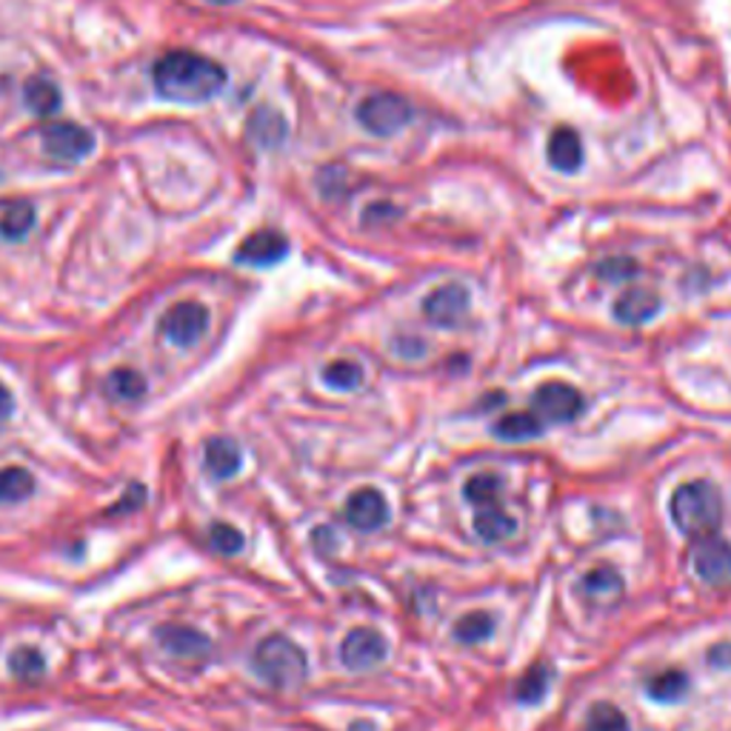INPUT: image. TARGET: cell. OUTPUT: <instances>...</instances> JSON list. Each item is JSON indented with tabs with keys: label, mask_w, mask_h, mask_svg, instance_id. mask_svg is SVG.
Listing matches in <instances>:
<instances>
[{
	"label": "cell",
	"mask_w": 731,
	"mask_h": 731,
	"mask_svg": "<svg viewBox=\"0 0 731 731\" xmlns=\"http://www.w3.org/2000/svg\"><path fill=\"white\" fill-rule=\"evenodd\" d=\"M155 89L172 103H206L227 86V72L197 52H169L151 69Z\"/></svg>",
	"instance_id": "1"
},
{
	"label": "cell",
	"mask_w": 731,
	"mask_h": 731,
	"mask_svg": "<svg viewBox=\"0 0 731 731\" xmlns=\"http://www.w3.org/2000/svg\"><path fill=\"white\" fill-rule=\"evenodd\" d=\"M671 521L686 537H706L717 535V528L723 523V498L717 491L715 483L694 480L683 483L669 503Z\"/></svg>",
	"instance_id": "2"
},
{
	"label": "cell",
	"mask_w": 731,
	"mask_h": 731,
	"mask_svg": "<svg viewBox=\"0 0 731 731\" xmlns=\"http://www.w3.org/2000/svg\"><path fill=\"white\" fill-rule=\"evenodd\" d=\"M255 671L269 686L297 689L309 674V663L297 643L283 634H272L255 648Z\"/></svg>",
	"instance_id": "3"
},
{
	"label": "cell",
	"mask_w": 731,
	"mask_h": 731,
	"mask_svg": "<svg viewBox=\"0 0 731 731\" xmlns=\"http://www.w3.org/2000/svg\"><path fill=\"white\" fill-rule=\"evenodd\" d=\"M409 121H412V106L392 92H377L357 106V123L369 135L392 137L400 129H406Z\"/></svg>",
	"instance_id": "4"
},
{
	"label": "cell",
	"mask_w": 731,
	"mask_h": 731,
	"mask_svg": "<svg viewBox=\"0 0 731 731\" xmlns=\"http://www.w3.org/2000/svg\"><path fill=\"white\" fill-rule=\"evenodd\" d=\"M206 326H209V312L197 301L174 303L172 309L160 317V334L174 346H195L206 334Z\"/></svg>",
	"instance_id": "5"
},
{
	"label": "cell",
	"mask_w": 731,
	"mask_h": 731,
	"mask_svg": "<svg viewBox=\"0 0 731 731\" xmlns=\"http://www.w3.org/2000/svg\"><path fill=\"white\" fill-rule=\"evenodd\" d=\"M386 655H389V643H386L383 634L369 626L352 629L340 643V663L349 671L377 669L386 660Z\"/></svg>",
	"instance_id": "6"
},
{
	"label": "cell",
	"mask_w": 731,
	"mask_h": 731,
	"mask_svg": "<svg viewBox=\"0 0 731 731\" xmlns=\"http://www.w3.org/2000/svg\"><path fill=\"white\" fill-rule=\"evenodd\" d=\"M44 151L58 163H81L95 149V137L72 121L52 123L44 129Z\"/></svg>",
	"instance_id": "7"
},
{
	"label": "cell",
	"mask_w": 731,
	"mask_h": 731,
	"mask_svg": "<svg viewBox=\"0 0 731 731\" xmlns=\"http://www.w3.org/2000/svg\"><path fill=\"white\" fill-rule=\"evenodd\" d=\"M535 415L544 423H572L583 412V394L569 383H544L532 398Z\"/></svg>",
	"instance_id": "8"
},
{
	"label": "cell",
	"mask_w": 731,
	"mask_h": 731,
	"mask_svg": "<svg viewBox=\"0 0 731 731\" xmlns=\"http://www.w3.org/2000/svg\"><path fill=\"white\" fill-rule=\"evenodd\" d=\"M694 574L709 586H723L731 581V544L717 535L697 537L692 551Z\"/></svg>",
	"instance_id": "9"
},
{
	"label": "cell",
	"mask_w": 731,
	"mask_h": 731,
	"mask_svg": "<svg viewBox=\"0 0 731 731\" xmlns=\"http://www.w3.org/2000/svg\"><path fill=\"white\" fill-rule=\"evenodd\" d=\"M468 289L460 283H446L423 301V315L435 326H458L468 312Z\"/></svg>",
	"instance_id": "10"
},
{
	"label": "cell",
	"mask_w": 731,
	"mask_h": 731,
	"mask_svg": "<svg viewBox=\"0 0 731 731\" xmlns=\"http://www.w3.org/2000/svg\"><path fill=\"white\" fill-rule=\"evenodd\" d=\"M289 255V241L275 229H260V232L249 234L246 241L237 246L234 252V260L243 266H257V269H266V266L280 264L283 257Z\"/></svg>",
	"instance_id": "11"
},
{
	"label": "cell",
	"mask_w": 731,
	"mask_h": 731,
	"mask_svg": "<svg viewBox=\"0 0 731 731\" xmlns=\"http://www.w3.org/2000/svg\"><path fill=\"white\" fill-rule=\"evenodd\" d=\"M346 523L357 532H377L389 523V503L377 489H357L346 500Z\"/></svg>",
	"instance_id": "12"
},
{
	"label": "cell",
	"mask_w": 731,
	"mask_h": 731,
	"mask_svg": "<svg viewBox=\"0 0 731 731\" xmlns=\"http://www.w3.org/2000/svg\"><path fill=\"white\" fill-rule=\"evenodd\" d=\"M660 312V297L651 289H629L614 301V320L626 326H643Z\"/></svg>",
	"instance_id": "13"
},
{
	"label": "cell",
	"mask_w": 731,
	"mask_h": 731,
	"mask_svg": "<svg viewBox=\"0 0 731 731\" xmlns=\"http://www.w3.org/2000/svg\"><path fill=\"white\" fill-rule=\"evenodd\" d=\"M549 163L558 172L574 174L583 167V144L581 135L572 126H560L549 137Z\"/></svg>",
	"instance_id": "14"
},
{
	"label": "cell",
	"mask_w": 731,
	"mask_h": 731,
	"mask_svg": "<svg viewBox=\"0 0 731 731\" xmlns=\"http://www.w3.org/2000/svg\"><path fill=\"white\" fill-rule=\"evenodd\" d=\"M243 454L232 438H211L206 440L204 466L215 480H229L241 472Z\"/></svg>",
	"instance_id": "15"
},
{
	"label": "cell",
	"mask_w": 731,
	"mask_h": 731,
	"mask_svg": "<svg viewBox=\"0 0 731 731\" xmlns=\"http://www.w3.org/2000/svg\"><path fill=\"white\" fill-rule=\"evenodd\" d=\"M475 532L483 544H503L517 532V521L505 512L503 503L475 509Z\"/></svg>",
	"instance_id": "16"
},
{
	"label": "cell",
	"mask_w": 731,
	"mask_h": 731,
	"mask_svg": "<svg viewBox=\"0 0 731 731\" xmlns=\"http://www.w3.org/2000/svg\"><path fill=\"white\" fill-rule=\"evenodd\" d=\"M158 641L160 646L167 648L169 655L178 657H206L211 648L206 634H200L197 629L188 626H163L158 632Z\"/></svg>",
	"instance_id": "17"
},
{
	"label": "cell",
	"mask_w": 731,
	"mask_h": 731,
	"mask_svg": "<svg viewBox=\"0 0 731 731\" xmlns=\"http://www.w3.org/2000/svg\"><path fill=\"white\" fill-rule=\"evenodd\" d=\"M581 592L592 604H611L623 595V577L611 565H597L581 581Z\"/></svg>",
	"instance_id": "18"
},
{
	"label": "cell",
	"mask_w": 731,
	"mask_h": 731,
	"mask_svg": "<svg viewBox=\"0 0 731 731\" xmlns=\"http://www.w3.org/2000/svg\"><path fill=\"white\" fill-rule=\"evenodd\" d=\"M287 121H283V114L275 112V109H257L252 114L249 121V137L255 141L257 146H264V149H278L283 141H287Z\"/></svg>",
	"instance_id": "19"
},
{
	"label": "cell",
	"mask_w": 731,
	"mask_h": 731,
	"mask_svg": "<svg viewBox=\"0 0 731 731\" xmlns=\"http://www.w3.org/2000/svg\"><path fill=\"white\" fill-rule=\"evenodd\" d=\"M544 435V421L535 412H514L495 423V438L517 443V440H532Z\"/></svg>",
	"instance_id": "20"
},
{
	"label": "cell",
	"mask_w": 731,
	"mask_h": 731,
	"mask_svg": "<svg viewBox=\"0 0 731 731\" xmlns=\"http://www.w3.org/2000/svg\"><path fill=\"white\" fill-rule=\"evenodd\" d=\"M32 227H35V206L26 204V200L3 206V211H0V237L3 241H23L32 232Z\"/></svg>",
	"instance_id": "21"
},
{
	"label": "cell",
	"mask_w": 731,
	"mask_h": 731,
	"mask_svg": "<svg viewBox=\"0 0 731 731\" xmlns=\"http://www.w3.org/2000/svg\"><path fill=\"white\" fill-rule=\"evenodd\" d=\"M23 98L35 114H54L61 109V89L49 81V77H32L29 84L23 86Z\"/></svg>",
	"instance_id": "22"
},
{
	"label": "cell",
	"mask_w": 731,
	"mask_h": 731,
	"mask_svg": "<svg viewBox=\"0 0 731 731\" xmlns=\"http://www.w3.org/2000/svg\"><path fill=\"white\" fill-rule=\"evenodd\" d=\"M549 686H551V669L546 663H535L521 680H517L514 697H517V703H523V706H535V703L544 700Z\"/></svg>",
	"instance_id": "23"
},
{
	"label": "cell",
	"mask_w": 731,
	"mask_h": 731,
	"mask_svg": "<svg viewBox=\"0 0 731 731\" xmlns=\"http://www.w3.org/2000/svg\"><path fill=\"white\" fill-rule=\"evenodd\" d=\"M689 692V678L680 669H666L646 683V694L657 703H674Z\"/></svg>",
	"instance_id": "24"
},
{
	"label": "cell",
	"mask_w": 731,
	"mask_h": 731,
	"mask_svg": "<svg viewBox=\"0 0 731 731\" xmlns=\"http://www.w3.org/2000/svg\"><path fill=\"white\" fill-rule=\"evenodd\" d=\"M463 498L475 509L503 503V480L498 475H475L463 486Z\"/></svg>",
	"instance_id": "25"
},
{
	"label": "cell",
	"mask_w": 731,
	"mask_h": 731,
	"mask_svg": "<svg viewBox=\"0 0 731 731\" xmlns=\"http://www.w3.org/2000/svg\"><path fill=\"white\" fill-rule=\"evenodd\" d=\"M35 491V477L21 466L0 468V503H17Z\"/></svg>",
	"instance_id": "26"
},
{
	"label": "cell",
	"mask_w": 731,
	"mask_h": 731,
	"mask_svg": "<svg viewBox=\"0 0 731 731\" xmlns=\"http://www.w3.org/2000/svg\"><path fill=\"white\" fill-rule=\"evenodd\" d=\"M324 383L334 392H355L363 386V369L352 361H334L324 369Z\"/></svg>",
	"instance_id": "27"
},
{
	"label": "cell",
	"mask_w": 731,
	"mask_h": 731,
	"mask_svg": "<svg viewBox=\"0 0 731 731\" xmlns=\"http://www.w3.org/2000/svg\"><path fill=\"white\" fill-rule=\"evenodd\" d=\"M491 629H495V623H491L486 611H468L466 618H460L454 623V641L468 643V646L472 643H483L486 637H491Z\"/></svg>",
	"instance_id": "28"
},
{
	"label": "cell",
	"mask_w": 731,
	"mask_h": 731,
	"mask_svg": "<svg viewBox=\"0 0 731 731\" xmlns=\"http://www.w3.org/2000/svg\"><path fill=\"white\" fill-rule=\"evenodd\" d=\"M9 671L21 680H38L46 671V660L38 648L21 646L12 651V657H9Z\"/></svg>",
	"instance_id": "29"
},
{
	"label": "cell",
	"mask_w": 731,
	"mask_h": 731,
	"mask_svg": "<svg viewBox=\"0 0 731 731\" xmlns=\"http://www.w3.org/2000/svg\"><path fill=\"white\" fill-rule=\"evenodd\" d=\"M586 731H629L626 715L611 706V703H597L586 717Z\"/></svg>",
	"instance_id": "30"
},
{
	"label": "cell",
	"mask_w": 731,
	"mask_h": 731,
	"mask_svg": "<svg viewBox=\"0 0 731 731\" xmlns=\"http://www.w3.org/2000/svg\"><path fill=\"white\" fill-rule=\"evenodd\" d=\"M109 392L118 400H137L144 398L146 380L135 369H114L109 375Z\"/></svg>",
	"instance_id": "31"
},
{
	"label": "cell",
	"mask_w": 731,
	"mask_h": 731,
	"mask_svg": "<svg viewBox=\"0 0 731 731\" xmlns=\"http://www.w3.org/2000/svg\"><path fill=\"white\" fill-rule=\"evenodd\" d=\"M209 544L220 551V555H237L243 549V535L229 523H215L209 528Z\"/></svg>",
	"instance_id": "32"
},
{
	"label": "cell",
	"mask_w": 731,
	"mask_h": 731,
	"mask_svg": "<svg viewBox=\"0 0 731 731\" xmlns=\"http://www.w3.org/2000/svg\"><path fill=\"white\" fill-rule=\"evenodd\" d=\"M597 275L611 280V283H620V280H629L637 275V264L629 260V257H609V260H604V264L597 266Z\"/></svg>",
	"instance_id": "33"
},
{
	"label": "cell",
	"mask_w": 731,
	"mask_h": 731,
	"mask_svg": "<svg viewBox=\"0 0 731 731\" xmlns=\"http://www.w3.org/2000/svg\"><path fill=\"white\" fill-rule=\"evenodd\" d=\"M334 537H338V535H334L332 528L320 526V528H315V535H312V544H315L317 551H324V555H329V551L334 549V544H338Z\"/></svg>",
	"instance_id": "34"
},
{
	"label": "cell",
	"mask_w": 731,
	"mask_h": 731,
	"mask_svg": "<svg viewBox=\"0 0 731 731\" xmlns=\"http://www.w3.org/2000/svg\"><path fill=\"white\" fill-rule=\"evenodd\" d=\"M711 669H731V643H720L709 651Z\"/></svg>",
	"instance_id": "35"
},
{
	"label": "cell",
	"mask_w": 731,
	"mask_h": 731,
	"mask_svg": "<svg viewBox=\"0 0 731 731\" xmlns=\"http://www.w3.org/2000/svg\"><path fill=\"white\" fill-rule=\"evenodd\" d=\"M12 406H15V403H12V392L0 383V421H7V417L12 415Z\"/></svg>",
	"instance_id": "36"
},
{
	"label": "cell",
	"mask_w": 731,
	"mask_h": 731,
	"mask_svg": "<svg viewBox=\"0 0 731 731\" xmlns=\"http://www.w3.org/2000/svg\"><path fill=\"white\" fill-rule=\"evenodd\" d=\"M209 3H218V7H229V3H237V0H209Z\"/></svg>",
	"instance_id": "37"
}]
</instances>
